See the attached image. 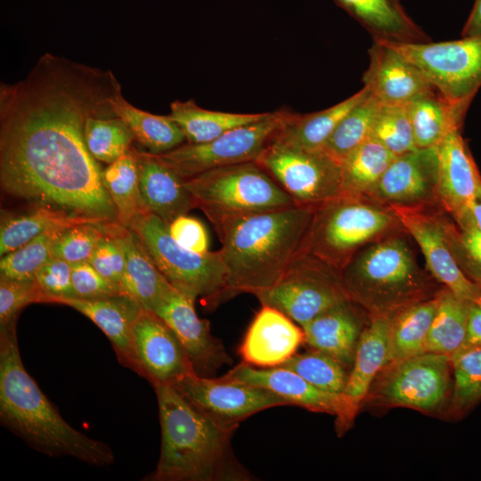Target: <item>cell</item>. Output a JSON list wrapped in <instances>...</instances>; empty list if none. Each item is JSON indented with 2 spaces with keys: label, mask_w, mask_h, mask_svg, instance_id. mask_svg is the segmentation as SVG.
I'll list each match as a JSON object with an SVG mask.
<instances>
[{
  "label": "cell",
  "mask_w": 481,
  "mask_h": 481,
  "mask_svg": "<svg viewBox=\"0 0 481 481\" xmlns=\"http://www.w3.org/2000/svg\"><path fill=\"white\" fill-rule=\"evenodd\" d=\"M381 104L369 94L354 107L336 127L323 150L339 162L370 139Z\"/></svg>",
  "instance_id": "obj_38"
},
{
  "label": "cell",
  "mask_w": 481,
  "mask_h": 481,
  "mask_svg": "<svg viewBox=\"0 0 481 481\" xmlns=\"http://www.w3.org/2000/svg\"><path fill=\"white\" fill-rule=\"evenodd\" d=\"M256 297L261 305L280 310L301 327L349 300L340 272L306 251L294 259L274 285Z\"/></svg>",
  "instance_id": "obj_12"
},
{
  "label": "cell",
  "mask_w": 481,
  "mask_h": 481,
  "mask_svg": "<svg viewBox=\"0 0 481 481\" xmlns=\"http://www.w3.org/2000/svg\"><path fill=\"white\" fill-rule=\"evenodd\" d=\"M374 39L424 43L428 37L412 20L401 0H335Z\"/></svg>",
  "instance_id": "obj_28"
},
{
  "label": "cell",
  "mask_w": 481,
  "mask_h": 481,
  "mask_svg": "<svg viewBox=\"0 0 481 481\" xmlns=\"http://www.w3.org/2000/svg\"><path fill=\"white\" fill-rule=\"evenodd\" d=\"M224 375L265 388L286 400L289 405L334 415L338 435L344 434L353 424L342 395L322 390L289 369L280 366L257 368L241 362Z\"/></svg>",
  "instance_id": "obj_19"
},
{
  "label": "cell",
  "mask_w": 481,
  "mask_h": 481,
  "mask_svg": "<svg viewBox=\"0 0 481 481\" xmlns=\"http://www.w3.org/2000/svg\"><path fill=\"white\" fill-rule=\"evenodd\" d=\"M65 305L89 318L108 338L118 362L135 372L132 350V328L143 307L131 296L122 293L97 299L60 298Z\"/></svg>",
  "instance_id": "obj_23"
},
{
  "label": "cell",
  "mask_w": 481,
  "mask_h": 481,
  "mask_svg": "<svg viewBox=\"0 0 481 481\" xmlns=\"http://www.w3.org/2000/svg\"><path fill=\"white\" fill-rule=\"evenodd\" d=\"M85 139L90 153L100 162L111 164L126 153L135 141L127 126L117 117H90Z\"/></svg>",
  "instance_id": "obj_40"
},
{
  "label": "cell",
  "mask_w": 481,
  "mask_h": 481,
  "mask_svg": "<svg viewBox=\"0 0 481 481\" xmlns=\"http://www.w3.org/2000/svg\"><path fill=\"white\" fill-rule=\"evenodd\" d=\"M105 232L125 256L124 291L144 309L154 311L173 287L155 265L136 234L118 221L104 222Z\"/></svg>",
  "instance_id": "obj_25"
},
{
  "label": "cell",
  "mask_w": 481,
  "mask_h": 481,
  "mask_svg": "<svg viewBox=\"0 0 481 481\" xmlns=\"http://www.w3.org/2000/svg\"><path fill=\"white\" fill-rule=\"evenodd\" d=\"M102 224L85 223L64 230L53 245V257L71 265L88 262L98 242L106 235Z\"/></svg>",
  "instance_id": "obj_45"
},
{
  "label": "cell",
  "mask_w": 481,
  "mask_h": 481,
  "mask_svg": "<svg viewBox=\"0 0 481 481\" xmlns=\"http://www.w3.org/2000/svg\"><path fill=\"white\" fill-rule=\"evenodd\" d=\"M121 85L101 69L50 53L0 86V183L8 195L103 222L117 210L85 139L93 116L116 117Z\"/></svg>",
  "instance_id": "obj_1"
},
{
  "label": "cell",
  "mask_w": 481,
  "mask_h": 481,
  "mask_svg": "<svg viewBox=\"0 0 481 481\" xmlns=\"http://www.w3.org/2000/svg\"><path fill=\"white\" fill-rule=\"evenodd\" d=\"M388 207L420 248L426 269L436 281L456 297L476 302L481 288L463 273L448 247L442 224V206L436 203Z\"/></svg>",
  "instance_id": "obj_15"
},
{
  "label": "cell",
  "mask_w": 481,
  "mask_h": 481,
  "mask_svg": "<svg viewBox=\"0 0 481 481\" xmlns=\"http://www.w3.org/2000/svg\"><path fill=\"white\" fill-rule=\"evenodd\" d=\"M402 231L390 207L341 194L314 208L305 250L341 272L361 249Z\"/></svg>",
  "instance_id": "obj_6"
},
{
  "label": "cell",
  "mask_w": 481,
  "mask_h": 481,
  "mask_svg": "<svg viewBox=\"0 0 481 481\" xmlns=\"http://www.w3.org/2000/svg\"><path fill=\"white\" fill-rule=\"evenodd\" d=\"M451 359L453 384L447 414L458 418L481 400V348L461 349Z\"/></svg>",
  "instance_id": "obj_39"
},
{
  "label": "cell",
  "mask_w": 481,
  "mask_h": 481,
  "mask_svg": "<svg viewBox=\"0 0 481 481\" xmlns=\"http://www.w3.org/2000/svg\"><path fill=\"white\" fill-rule=\"evenodd\" d=\"M135 372L151 386H173L195 373L173 330L154 312L143 309L132 328Z\"/></svg>",
  "instance_id": "obj_16"
},
{
  "label": "cell",
  "mask_w": 481,
  "mask_h": 481,
  "mask_svg": "<svg viewBox=\"0 0 481 481\" xmlns=\"http://www.w3.org/2000/svg\"><path fill=\"white\" fill-rule=\"evenodd\" d=\"M195 301L172 287L153 312L175 333L195 374L215 377L219 369L233 360L223 342L212 334L209 322L198 316Z\"/></svg>",
  "instance_id": "obj_17"
},
{
  "label": "cell",
  "mask_w": 481,
  "mask_h": 481,
  "mask_svg": "<svg viewBox=\"0 0 481 481\" xmlns=\"http://www.w3.org/2000/svg\"><path fill=\"white\" fill-rule=\"evenodd\" d=\"M402 231L361 249L341 270L348 299L369 318L392 317L412 304L434 298L443 287L418 263Z\"/></svg>",
  "instance_id": "obj_5"
},
{
  "label": "cell",
  "mask_w": 481,
  "mask_h": 481,
  "mask_svg": "<svg viewBox=\"0 0 481 481\" xmlns=\"http://www.w3.org/2000/svg\"><path fill=\"white\" fill-rule=\"evenodd\" d=\"M71 272L72 265L57 257H51L37 271L36 281L48 297V303L75 298Z\"/></svg>",
  "instance_id": "obj_48"
},
{
  "label": "cell",
  "mask_w": 481,
  "mask_h": 481,
  "mask_svg": "<svg viewBox=\"0 0 481 481\" xmlns=\"http://www.w3.org/2000/svg\"><path fill=\"white\" fill-rule=\"evenodd\" d=\"M102 183L117 210V221L128 227L143 212L147 211L141 198L137 149L134 146L109 164L102 172Z\"/></svg>",
  "instance_id": "obj_36"
},
{
  "label": "cell",
  "mask_w": 481,
  "mask_h": 481,
  "mask_svg": "<svg viewBox=\"0 0 481 481\" xmlns=\"http://www.w3.org/2000/svg\"><path fill=\"white\" fill-rule=\"evenodd\" d=\"M314 208L295 205L210 221L227 271L226 299L274 285L305 250Z\"/></svg>",
  "instance_id": "obj_2"
},
{
  "label": "cell",
  "mask_w": 481,
  "mask_h": 481,
  "mask_svg": "<svg viewBox=\"0 0 481 481\" xmlns=\"http://www.w3.org/2000/svg\"><path fill=\"white\" fill-rule=\"evenodd\" d=\"M171 237L182 247L198 254L209 251L208 232L197 218L185 215L175 217L167 224Z\"/></svg>",
  "instance_id": "obj_50"
},
{
  "label": "cell",
  "mask_w": 481,
  "mask_h": 481,
  "mask_svg": "<svg viewBox=\"0 0 481 481\" xmlns=\"http://www.w3.org/2000/svg\"><path fill=\"white\" fill-rule=\"evenodd\" d=\"M266 113L215 111L200 107L191 99L171 102L169 116L182 129L186 143H203L232 129L255 122Z\"/></svg>",
  "instance_id": "obj_33"
},
{
  "label": "cell",
  "mask_w": 481,
  "mask_h": 481,
  "mask_svg": "<svg viewBox=\"0 0 481 481\" xmlns=\"http://www.w3.org/2000/svg\"><path fill=\"white\" fill-rule=\"evenodd\" d=\"M280 367L295 371L322 390L338 395H342L349 371L334 357L311 348L296 353Z\"/></svg>",
  "instance_id": "obj_41"
},
{
  "label": "cell",
  "mask_w": 481,
  "mask_h": 481,
  "mask_svg": "<svg viewBox=\"0 0 481 481\" xmlns=\"http://www.w3.org/2000/svg\"><path fill=\"white\" fill-rule=\"evenodd\" d=\"M88 262L104 278L123 289L125 256L117 241L107 232L98 242Z\"/></svg>",
  "instance_id": "obj_49"
},
{
  "label": "cell",
  "mask_w": 481,
  "mask_h": 481,
  "mask_svg": "<svg viewBox=\"0 0 481 481\" xmlns=\"http://www.w3.org/2000/svg\"><path fill=\"white\" fill-rule=\"evenodd\" d=\"M395 156L417 149L406 105H381L371 137Z\"/></svg>",
  "instance_id": "obj_43"
},
{
  "label": "cell",
  "mask_w": 481,
  "mask_h": 481,
  "mask_svg": "<svg viewBox=\"0 0 481 481\" xmlns=\"http://www.w3.org/2000/svg\"><path fill=\"white\" fill-rule=\"evenodd\" d=\"M469 102H453L436 89L406 104L416 147L436 148L452 130L461 128Z\"/></svg>",
  "instance_id": "obj_29"
},
{
  "label": "cell",
  "mask_w": 481,
  "mask_h": 481,
  "mask_svg": "<svg viewBox=\"0 0 481 481\" xmlns=\"http://www.w3.org/2000/svg\"><path fill=\"white\" fill-rule=\"evenodd\" d=\"M381 41L414 64L451 102L470 103L481 86V35L436 43Z\"/></svg>",
  "instance_id": "obj_13"
},
{
  "label": "cell",
  "mask_w": 481,
  "mask_h": 481,
  "mask_svg": "<svg viewBox=\"0 0 481 481\" xmlns=\"http://www.w3.org/2000/svg\"><path fill=\"white\" fill-rule=\"evenodd\" d=\"M437 184L436 147L417 148L396 156L368 197L386 206L436 204Z\"/></svg>",
  "instance_id": "obj_18"
},
{
  "label": "cell",
  "mask_w": 481,
  "mask_h": 481,
  "mask_svg": "<svg viewBox=\"0 0 481 481\" xmlns=\"http://www.w3.org/2000/svg\"><path fill=\"white\" fill-rule=\"evenodd\" d=\"M33 303H48V297L36 280L0 278V329L17 322L20 311Z\"/></svg>",
  "instance_id": "obj_46"
},
{
  "label": "cell",
  "mask_w": 481,
  "mask_h": 481,
  "mask_svg": "<svg viewBox=\"0 0 481 481\" xmlns=\"http://www.w3.org/2000/svg\"><path fill=\"white\" fill-rule=\"evenodd\" d=\"M468 348H481V306L477 302L471 304L466 336L461 349Z\"/></svg>",
  "instance_id": "obj_51"
},
{
  "label": "cell",
  "mask_w": 481,
  "mask_h": 481,
  "mask_svg": "<svg viewBox=\"0 0 481 481\" xmlns=\"http://www.w3.org/2000/svg\"><path fill=\"white\" fill-rule=\"evenodd\" d=\"M0 422L34 449L94 466L114 461L112 449L70 426L25 369L17 322L0 329Z\"/></svg>",
  "instance_id": "obj_3"
},
{
  "label": "cell",
  "mask_w": 481,
  "mask_h": 481,
  "mask_svg": "<svg viewBox=\"0 0 481 481\" xmlns=\"http://www.w3.org/2000/svg\"><path fill=\"white\" fill-rule=\"evenodd\" d=\"M71 278L76 298L97 299L125 293L119 286L104 278L89 262L73 264Z\"/></svg>",
  "instance_id": "obj_47"
},
{
  "label": "cell",
  "mask_w": 481,
  "mask_h": 481,
  "mask_svg": "<svg viewBox=\"0 0 481 481\" xmlns=\"http://www.w3.org/2000/svg\"><path fill=\"white\" fill-rule=\"evenodd\" d=\"M467 228H476L481 232V183L471 208L469 223L464 229Z\"/></svg>",
  "instance_id": "obj_53"
},
{
  "label": "cell",
  "mask_w": 481,
  "mask_h": 481,
  "mask_svg": "<svg viewBox=\"0 0 481 481\" xmlns=\"http://www.w3.org/2000/svg\"><path fill=\"white\" fill-rule=\"evenodd\" d=\"M361 312L350 300L326 310L302 326L304 344L334 357L349 371L365 326Z\"/></svg>",
  "instance_id": "obj_26"
},
{
  "label": "cell",
  "mask_w": 481,
  "mask_h": 481,
  "mask_svg": "<svg viewBox=\"0 0 481 481\" xmlns=\"http://www.w3.org/2000/svg\"><path fill=\"white\" fill-rule=\"evenodd\" d=\"M476 302L478 303L481 306V291H480L479 297H478V298L477 299Z\"/></svg>",
  "instance_id": "obj_54"
},
{
  "label": "cell",
  "mask_w": 481,
  "mask_h": 481,
  "mask_svg": "<svg viewBox=\"0 0 481 481\" xmlns=\"http://www.w3.org/2000/svg\"><path fill=\"white\" fill-rule=\"evenodd\" d=\"M363 86L381 105H406L434 90L422 72L381 40L373 39Z\"/></svg>",
  "instance_id": "obj_21"
},
{
  "label": "cell",
  "mask_w": 481,
  "mask_h": 481,
  "mask_svg": "<svg viewBox=\"0 0 481 481\" xmlns=\"http://www.w3.org/2000/svg\"><path fill=\"white\" fill-rule=\"evenodd\" d=\"M301 326L280 310L262 305L239 347L242 362L260 368L277 367L304 344Z\"/></svg>",
  "instance_id": "obj_22"
},
{
  "label": "cell",
  "mask_w": 481,
  "mask_h": 481,
  "mask_svg": "<svg viewBox=\"0 0 481 481\" xmlns=\"http://www.w3.org/2000/svg\"><path fill=\"white\" fill-rule=\"evenodd\" d=\"M157 268L178 290L210 308L226 300L227 271L219 251L198 254L179 245L167 224L144 211L130 224Z\"/></svg>",
  "instance_id": "obj_7"
},
{
  "label": "cell",
  "mask_w": 481,
  "mask_h": 481,
  "mask_svg": "<svg viewBox=\"0 0 481 481\" xmlns=\"http://www.w3.org/2000/svg\"><path fill=\"white\" fill-rule=\"evenodd\" d=\"M450 356L425 352L387 363L378 373L363 403L376 407H404L434 413L450 400Z\"/></svg>",
  "instance_id": "obj_9"
},
{
  "label": "cell",
  "mask_w": 481,
  "mask_h": 481,
  "mask_svg": "<svg viewBox=\"0 0 481 481\" xmlns=\"http://www.w3.org/2000/svg\"><path fill=\"white\" fill-rule=\"evenodd\" d=\"M481 35V0H475L471 12L461 31V37Z\"/></svg>",
  "instance_id": "obj_52"
},
{
  "label": "cell",
  "mask_w": 481,
  "mask_h": 481,
  "mask_svg": "<svg viewBox=\"0 0 481 481\" xmlns=\"http://www.w3.org/2000/svg\"><path fill=\"white\" fill-rule=\"evenodd\" d=\"M185 186L209 222L297 205L256 161L204 172L185 180Z\"/></svg>",
  "instance_id": "obj_8"
},
{
  "label": "cell",
  "mask_w": 481,
  "mask_h": 481,
  "mask_svg": "<svg viewBox=\"0 0 481 481\" xmlns=\"http://www.w3.org/2000/svg\"><path fill=\"white\" fill-rule=\"evenodd\" d=\"M141 198L145 209L169 224L196 208L185 180L155 154L137 150Z\"/></svg>",
  "instance_id": "obj_24"
},
{
  "label": "cell",
  "mask_w": 481,
  "mask_h": 481,
  "mask_svg": "<svg viewBox=\"0 0 481 481\" xmlns=\"http://www.w3.org/2000/svg\"><path fill=\"white\" fill-rule=\"evenodd\" d=\"M172 387L216 423L235 429L244 420L261 411L289 405L286 400L265 388L226 375L216 378L192 373Z\"/></svg>",
  "instance_id": "obj_14"
},
{
  "label": "cell",
  "mask_w": 481,
  "mask_h": 481,
  "mask_svg": "<svg viewBox=\"0 0 481 481\" xmlns=\"http://www.w3.org/2000/svg\"><path fill=\"white\" fill-rule=\"evenodd\" d=\"M291 113L285 110L267 112L262 118L232 129L210 142L184 143L155 155L184 180L215 168L256 161Z\"/></svg>",
  "instance_id": "obj_10"
},
{
  "label": "cell",
  "mask_w": 481,
  "mask_h": 481,
  "mask_svg": "<svg viewBox=\"0 0 481 481\" xmlns=\"http://www.w3.org/2000/svg\"><path fill=\"white\" fill-rule=\"evenodd\" d=\"M85 223H104L85 216L68 213L45 206L19 215H4L0 224V256L23 246L35 237L55 228H69Z\"/></svg>",
  "instance_id": "obj_31"
},
{
  "label": "cell",
  "mask_w": 481,
  "mask_h": 481,
  "mask_svg": "<svg viewBox=\"0 0 481 481\" xmlns=\"http://www.w3.org/2000/svg\"><path fill=\"white\" fill-rule=\"evenodd\" d=\"M355 349L342 393L352 422L363 404L371 384L387 363L391 317L369 318Z\"/></svg>",
  "instance_id": "obj_27"
},
{
  "label": "cell",
  "mask_w": 481,
  "mask_h": 481,
  "mask_svg": "<svg viewBox=\"0 0 481 481\" xmlns=\"http://www.w3.org/2000/svg\"><path fill=\"white\" fill-rule=\"evenodd\" d=\"M111 106L115 116L150 153H165L186 143L182 129L169 115H156L138 109L124 98L122 92L115 96Z\"/></svg>",
  "instance_id": "obj_32"
},
{
  "label": "cell",
  "mask_w": 481,
  "mask_h": 481,
  "mask_svg": "<svg viewBox=\"0 0 481 481\" xmlns=\"http://www.w3.org/2000/svg\"><path fill=\"white\" fill-rule=\"evenodd\" d=\"M157 395L161 446L151 481H249L252 475L236 459L235 428L218 425L174 387L152 386Z\"/></svg>",
  "instance_id": "obj_4"
},
{
  "label": "cell",
  "mask_w": 481,
  "mask_h": 481,
  "mask_svg": "<svg viewBox=\"0 0 481 481\" xmlns=\"http://www.w3.org/2000/svg\"><path fill=\"white\" fill-rule=\"evenodd\" d=\"M68 228L47 231L19 249L1 257L0 278L31 281L36 280L37 271L51 258L55 240Z\"/></svg>",
  "instance_id": "obj_42"
},
{
  "label": "cell",
  "mask_w": 481,
  "mask_h": 481,
  "mask_svg": "<svg viewBox=\"0 0 481 481\" xmlns=\"http://www.w3.org/2000/svg\"><path fill=\"white\" fill-rule=\"evenodd\" d=\"M368 94V89L363 86L355 94L323 110L304 115L291 113L276 138L306 149H323L341 120Z\"/></svg>",
  "instance_id": "obj_30"
},
{
  "label": "cell",
  "mask_w": 481,
  "mask_h": 481,
  "mask_svg": "<svg viewBox=\"0 0 481 481\" xmlns=\"http://www.w3.org/2000/svg\"><path fill=\"white\" fill-rule=\"evenodd\" d=\"M437 297V307L428 331L426 352L452 357L463 345L473 302L456 297L444 286Z\"/></svg>",
  "instance_id": "obj_35"
},
{
  "label": "cell",
  "mask_w": 481,
  "mask_h": 481,
  "mask_svg": "<svg viewBox=\"0 0 481 481\" xmlns=\"http://www.w3.org/2000/svg\"><path fill=\"white\" fill-rule=\"evenodd\" d=\"M438 200L461 228L468 226L481 175L461 134L450 131L436 147Z\"/></svg>",
  "instance_id": "obj_20"
},
{
  "label": "cell",
  "mask_w": 481,
  "mask_h": 481,
  "mask_svg": "<svg viewBox=\"0 0 481 481\" xmlns=\"http://www.w3.org/2000/svg\"><path fill=\"white\" fill-rule=\"evenodd\" d=\"M256 162L298 206L315 208L342 194L341 164L323 149H306L275 137Z\"/></svg>",
  "instance_id": "obj_11"
},
{
  "label": "cell",
  "mask_w": 481,
  "mask_h": 481,
  "mask_svg": "<svg viewBox=\"0 0 481 481\" xmlns=\"http://www.w3.org/2000/svg\"><path fill=\"white\" fill-rule=\"evenodd\" d=\"M396 156L370 138L340 162L342 194L368 196Z\"/></svg>",
  "instance_id": "obj_37"
},
{
  "label": "cell",
  "mask_w": 481,
  "mask_h": 481,
  "mask_svg": "<svg viewBox=\"0 0 481 481\" xmlns=\"http://www.w3.org/2000/svg\"><path fill=\"white\" fill-rule=\"evenodd\" d=\"M437 294L406 306L391 317L387 363L426 352L428 331L437 307Z\"/></svg>",
  "instance_id": "obj_34"
},
{
  "label": "cell",
  "mask_w": 481,
  "mask_h": 481,
  "mask_svg": "<svg viewBox=\"0 0 481 481\" xmlns=\"http://www.w3.org/2000/svg\"><path fill=\"white\" fill-rule=\"evenodd\" d=\"M442 224L448 247L461 270L481 288V232L461 228L443 209Z\"/></svg>",
  "instance_id": "obj_44"
}]
</instances>
